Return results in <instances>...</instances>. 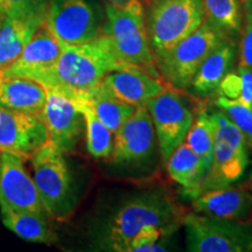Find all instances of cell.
Listing matches in <instances>:
<instances>
[{"instance_id":"obj_1","label":"cell","mask_w":252,"mask_h":252,"mask_svg":"<svg viewBox=\"0 0 252 252\" xmlns=\"http://www.w3.org/2000/svg\"><path fill=\"white\" fill-rule=\"evenodd\" d=\"M113 48L108 34L81 45H63L54 65L40 74L35 81L46 90L68 96L76 102L88 100L109 71L124 65Z\"/></svg>"},{"instance_id":"obj_2","label":"cell","mask_w":252,"mask_h":252,"mask_svg":"<svg viewBox=\"0 0 252 252\" xmlns=\"http://www.w3.org/2000/svg\"><path fill=\"white\" fill-rule=\"evenodd\" d=\"M184 214L162 189H151L126 197L110 214L100 229V248L125 252L128 242L146 226L160 228L173 235L182 225Z\"/></svg>"},{"instance_id":"obj_3","label":"cell","mask_w":252,"mask_h":252,"mask_svg":"<svg viewBox=\"0 0 252 252\" xmlns=\"http://www.w3.org/2000/svg\"><path fill=\"white\" fill-rule=\"evenodd\" d=\"M105 14L104 33L111 39L118 58L123 62L137 65L153 76L161 78L150 45L144 7L139 0H134L124 7L108 4Z\"/></svg>"},{"instance_id":"obj_4","label":"cell","mask_w":252,"mask_h":252,"mask_svg":"<svg viewBox=\"0 0 252 252\" xmlns=\"http://www.w3.org/2000/svg\"><path fill=\"white\" fill-rule=\"evenodd\" d=\"M63 154L48 140L30 158L41 202L48 216L58 220L69 219L76 206L71 174Z\"/></svg>"},{"instance_id":"obj_5","label":"cell","mask_w":252,"mask_h":252,"mask_svg":"<svg viewBox=\"0 0 252 252\" xmlns=\"http://www.w3.org/2000/svg\"><path fill=\"white\" fill-rule=\"evenodd\" d=\"M204 19L203 0H150L145 24L154 56L196 31Z\"/></svg>"},{"instance_id":"obj_6","label":"cell","mask_w":252,"mask_h":252,"mask_svg":"<svg viewBox=\"0 0 252 252\" xmlns=\"http://www.w3.org/2000/svg\"><path fill=\"white\" fill-rule=\"evenodd\" d=\"M228 37L204 19L196 31L157 56L156 64L160 76L173 89L188 91L201 63Z\"/></svg>"},{"instance_id":"obj_7","label":"cell","mask_w":252,"mask_h":252,"mask_svg":"<svg viewBox=\"0 0 252 252\" xmlns=\"http://www.w3.org/2000/svg\"><path fill=\"white\" fill-rule=\"evenodd\" d=\"M210 113L216 126L215 141L212 166L201 193L232 186L241 180L249 166L248 144L237 126L219 108Z\"/></svg>"},{"instance_id":"obj_8","label":"cell","mask_w":252,"mask_h":252,"mask_svg":"<svg viewBox=\"0 0 252 252\" xmlns=\"http://www.w3.org/2000/svg\"><path fill=\"white\" fill-rule=\"evenodd\" d=\"M182 225L188 251H252V223L216 219L193 212L184 215Z\"/></svg>"},{"instance_id":"obj_9","label":"cell","mask_w":252,"mask_h":252,"mask_svg":"<svg viewBox=\"0 0 252 252\" xmlns=\"http://www.w3.org/2000/svg\"><path fill=\"white\" fill-rule=\"evenodd\" d=\"M152 119L162 163L184 143L194 122L187 100L176 89L166 88L145 105Z\"/></svg>"},{"instance_id":"obj_10","label":"cell","mask_w":252,"mask_h":252,"mask_svg":"<svg viewBox=\"0 0 252 252\" xmlns=\"http://www.w3.org/2000/svg\"><path fill=\"white\" fill-rule=\"evenodd\" d=\"M46 25L63 45H81L100 34V14L91 0H49Z\"/></svg>"},{"instance_id":"obj_11","label":"cell","mask_w":252,"mask_h":252,"mask_svg":"<svg viewBox=\"0 0 252 252\" xmlns=\"http://www.w3.org/2000/svg\"><path fill=\"white\" fill-rule=\"evenodd\" d=\"M25 161L26 159L18 154L0 152V208L25 210L49 217L33 178L25 168Z\"/></svg>"},{"instance_id":"obj_12","label":"cell","mask_w":252,"mask_h":252,"mask_svg":"<svg viewBox=\"0 0 252 252\" xmlns=\"http://www.w3.org/2000/svg\"><path fill=\"white\" fill-rule=\"evenodd\" d=\"M48 140L63 153L75 150L86 121L76 100L56 91L47 90V100L41 113Z\"/></svg>"},{"instance_id":"obj_13","label":"cell","mask_w":252,"mask_h":252,"mask_svg":"<svg viewBox=\"0 0 252 252\" xmlns=\"http://www.w3.org/2000/svg\"><path fill=\"white\" fill-rule=\"evenodd\" d=\"M156 138L149 111L145 106L137 108L115 133L110 160L121 165L149 161L156 149Z\"/></svg>"},{"instance_id":"obj_14","label":"cell","mask_w":252,"mask_h":252,"mask_svg":"<svg viewBox=\"0 0 252 252\" xmlns=\"http://www.w3.org/2000/svg\"><path fill=\"white\" fill-rule=\"evenodd\" d=\"M48 141L42 118L0 106V152L6 151L28 160Z\"/></svg>"},{"instance_id":"obj_15","label":"cell","mask_w":252,"mask_h":252,"mask_svg":"<svg viewBox=\"0 0 252 252\" xmlns=\"http://www.w3.org/2000/svg\"><path fill=\"white\" fill-rule=\"evenodd\" d=\"M160 80L137 65L125 63L109 71L102 83L117 98L137 109L166 89Z\"/></svg>"},{"instance_id":"obj_16","label":"cell","mask_w":252,"mask_h":252,"mask_svg":"<svg viewBox=\"0 0 252 252\" xmlns=\"http://www.w3.org/2000/svg\"><path fill=\"white\" fill-rule=\"evenodd\" d=\"M62 53V43L46 23L37 28L13 64L1 76H24L35 80L53 67Z\"/></svg>"},{"instance_id":"obj_17","label":"cell","mask_w":252,"mask_h":252,"mask_svg":"<svg viewBox=\"0 0 252 252\" xmlns=\"http://www.w3.org/2000/svg\"><path fill=\"white\" fill-rule=\"evenodd\" d=\"M191 201L194 213L216 219L243 220L252 210V194L243 187L207 190Z\"/></svg>"},{"instance_id":"obj_18","label":"cell","mask_w":252,"mask_h":252,"mask_svg":"<svg viewBox=\"0 0 252 252\" xmlns=\"http://www.w3.org/2000/svg\"><path fill=\"white\" fill-rule=\"evenodd\" d=\"M236 39L228 37L217 46L201 63L188 91L200 97H209L217 93L220 83L234 67Z\"/></svg>"},{"instance_id":"obj_19","label":"cell","mask_w":252,"mask_h":252,"mask_svg":"<svg viewBox=\"0 0 252 252\" xmlns=\"http://www.w3.org/2000/svg\"><path fill=\"white\" fill-rule=\"evenodd\" d=\"M47 100L46 88L24 76H0V106L41 117Z\"/></svg>"},{"instance_id":"obj_20","label":"cell","mask_w":252,"mask_h":252,"mask_svg":"<svg viewBox=\"0 0 252 252\" xmlns=\"http://www.w3.org/2000/svg\"><path fill=\"white\" fill-rule=\"evenodd\" d=\"M165 165L169 178L180 186L186 197L194 200L201 194V187L208 172L202 160L186 141L176 147Z\"/></svg>"},{"instance_id":"obj_21","label":"cell","mask_w":252,"mask_h":252,"mask_svg":"<svg viewBox=\"0 0 252 252\" xmlns=\"http://www.w3.org/2000/svg\"><path fill=\"white\" fill-rule=\"evenodd\" d=\"M45 23L36 19L18 20L2 17L0 25V76L17 61L33 34Z\"/></svg>"},{"instance_id":"obj_22","label":"cell","mask_w":252,"mask_h":252,"mask_svg":"<svg viewBox=\"0 0 252 252\" xmlns=\"http://www.w3.org/2000/svg\"><path fill=\"white\" fill-rule=\"evenodd\" d=\"M0 215L6 228L25 241L42 244H53L58 241V235L49 226L47 216L8 208H0Z\"/></svg>"},{"instance_id":"obj_23","label":"cell","mask_w":252,"mask_h":252,"mask_svg":"<svg viewBox=\"0 0 252 252\" xmlns=\"http://www.w3.org/2000/svg\"><path fill=\"white\" fill-rule=\"evenodd\" d=\"M94 112L113 134L130 118L135 108L110 93L103 83L89 97Z\"/></svg>"},{"instance_id":"obj_24","label":"cell","mask_w":252,"mask_h":252,"mask_svg":"<svg viewBox=\"0 0 252 252\" xmlns=\"http://www.w3.org/2000/svg\"><path fill=\"white\" fill-rule=\"evenodd\" d=\"M215 130V121L212 113L206 109H201L196 117H194L185 140L191 151L202 160L207 172H209L213 161Z\"/></svg>"},{"instance_id":"obj_25","label":"cell","mask_w":252,"mask_h":252,"mask_svg":"<svg viewBox=\"0 0 252 252\" xmlns=\"http://www.w3.org/2000/svg\"><path fill=\"white\" fill-rule=\"evenodd\" d=\"M203 5L208 23L232 39H237L243 25L238 0H203Z\"/></svg>"},{"instance_id":"obj_26","label":"cell","mask_w":252,"mask_h":252,"mask_svg":"<svg viewBox=\"0 0 252 252\" xmlns=\"http://www.w3.org/2000/svg\"><path fill=\"white\" fill-rule=\"evenodd\" d=\"M77 103L86 121L88 152L94 159H110L113 151V133L97 117L89 100Z\"/></svg>"},{"instance_id":"obj_27","label":"cell","mask_w":252,"mask_h":252,"mask_svg":"<svg viewBox=\"0 0 252 252\" xmlns=\"http://www.w3.org/2000/svg\"><path fill=\"white\" fill-rule=\"evenodd\" d=\"M216 108L222 110L228 118L244 137L245 143L252 149V105L242 103L238 99H229L226 97L219 96L215 99Z\"/></svg>"},{"instance_id":"obj_28","label":"cell","mask_w":252,"mask_h":252,"mask_svg":"<svg viewBox=\"0 0 252 252\" xmlns=\"http://www.w3.org/2000/svg\"><path fill=\"white\" fill-rule=\"evenodd\" d=\"M49 0H0V14L18 20L46 21Z\"/></svg>"},{"instance_id":"obj_29","label":"cell","mask_w":252,"mask_h":252,"mask_svg":"<svg viewBox=\"0 0 252 252\" xmlns=\"http://www.w3.org/2000/svg\"><path fill=\"white\" fill-rule=\"evenodd\" d=\"M239 46V65L252 67V0L243 4V25Z\"/></svg>"},{"instance_id":"obj_30","label":"cell","mask_w":252,"mask_h":252,"mask_svg":"<svg viewBox=\"0 0 252 252\" xmlns=\"http://www.w3.org/2000/svg\"><path fill=\"white\" fill-rule=\"evenodd\" d=\"M216 94L229 99H238L241 94V80L238 74L230 71L220 83Z\"/></svg>"},{"instance_id":"obj_31","label":"cell","mask_w":252,"mask_h":252,"mask_svg":"<svg viewBox=\"0 0 252 252\" xmlns=\"http://www.w3.org/2000/svg\"><path fill=\"white\" fill-rule=\"evenodd\" d=\"M237 74L241 80V94L238 100L252 105V67L238 65Z\"/></svg>"},{"instance_id":"obj_32","label":"cell","mask_w":252,"mask_h":252,"mask_svg":"<svg viewBox=\"0 0 252 252\" xmlns=\"http://www.w3.org/2000/svg\"><path fill=\"white\" fill-rule=\"evenodd\" d=\"M110 5H113V6H118V7H124V6L131 4L132 1H134V0H108Z\"/></svg>"},{"instance_id":"obj_33","label":"cell","mask_w":252,"mask_h":252,"mask_svg":"<svg viewBox=\"0 0 252 252\" xmlns=\"http://www.w3.org/2000/svg\"><path fill=\"white\" fill-rule=\"evenodd\" d=\"M249 187H250V191H251V194H252V179H251V181H250V186H249Z\"/></svg>"},{"instance_id":"obj_34","label":"cell","mask_w":252,"mask_h":252,"mask_svg":"<svg viewBox=\"0 0 252 252\" xmlns=\"http://www.w3.org/2000/svg\"><path fill=\"white\" fill-rule=\"evenodd\" d=\"M1 21H2V15L0 14V25H1Z\"/></svg>"}]
</instances>
